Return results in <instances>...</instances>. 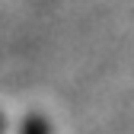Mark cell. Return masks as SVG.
<instances>
[{
    "label": "cell",
    "mask_w": 134,
    "mask_h": 134,
    "mask_svg": "<svg viewBox=\"0 0 134 134\" xmlns=\"http://www.w3.org/2000/svg\"><path fill=\"white\" fill-rule=\"evenodd\" d=\"M19 134H51V128H48V121L42 118V115H26Z\"/></svg>",
    "instance_id": "6da1fadb"
},
{
    "label": "cell",
    "mask_w": 134,
    "mask_h": 134,
    "mask_svg": "<svg viewBox=\"0 0 134 134\" xmlns=\"http://www.w3.org/2000/svg\"><path fill=\"white\" fill-rule=\"evenodd\" d=\"M3 128H7V121H3V115H0V134H3Z\"/></svg>",
    "instance_id": "7a4b0ae2"
}]
</instances>
